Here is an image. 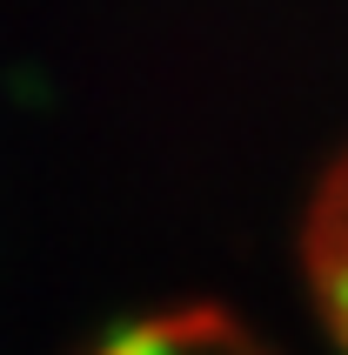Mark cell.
Here are the masks:
<instances>
[{"label": "cell", "mask_w": 348, "mask_h": 355, "mask_svg": "<svg viewBox=\"0 0 348 355\" xmlns=\"http://www.w3.org/2000/svg\"><path fill=\"white\" fill-rule=\"evenodd\" d=\"M322 309H329L335 336H342V349H348V255H335L329 268H322Z\"/></svg>", "instance_id": "6da1fadb"}]
</instances>
